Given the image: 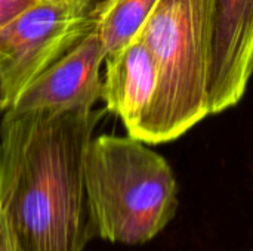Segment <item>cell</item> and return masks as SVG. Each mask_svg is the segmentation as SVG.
Here are the masks:
<instances>
[{"label": "cell", "mask_w": 253, "mask_h": 251, "mask_svg": "<svg viewBox=\"0 0 253 251\" xmlns=\"http://www.w3.org/2000/svg\"><path fill=\"white\" fill-rule=\"evenodd\" d=\"M40 0H0V30Z\"/></svg>", "instance_id": "obj_9"}, {"label": "cell", "mask_w": 253, "mask_h": 251, "mask_svg": "<svg viewBox=\"0 0 253 251\" xmlns=\"http://www.w3.org/2000/svg\"><path fill=\"white\" fill-rule=\"evenodd\" d=\"M105 62L101 99L107 111L122 120L130 138L148 143L157 92V65L151 52L136 37Z\"/></svg>", "instance_id": "obj_7"}, {"label": "cell", "mask_w": 253, "mask_h": 251, "mask_svg": "<svg viewBox=\"0 0 253 251\" xmlns=\"http://www.w3.org/2000/svg\"><path fill=\"white\" fill-rule=\"evenodd\" d=\"M253 72V0H215L211 115L233 108Z\"/></svg>", "instance_id": "obj_6"}, {"label": "cell", "mask_w": 253, "mask_h": 251, "mask_svg": "<svg viewBox=\"0 0 253 251\" xmlns=\"http://www.w3.org/2000/svg\"><path fill=\"white\" fill-rule=\"evenodd\" d=\"M215 0H157L139 37L157 65L148 143L173 141L211 115Z\"/></svg>", "instance_id": "obj_3"}, {"label": "cell", "mask_w": 253, "mask_h": 251, "mask_svg": "<svg viewBox=\"0 0 253 251\" xmlns=\"http://www.w3.org/2000/svg\"><path fill=\"white\" fill-rule=\"evenodd\" d=\"M157 0H110L101 13L96 31L105 58L136 38Z\"/></svg>", "instance_id": "obj_8"}, {"label": "cell", "mask_w": 253, "mask_h": 251, "mask_svg": "<svg viewBox=\"0 0 253 251\" xmlns=\"http://www.w3.org/2000/svg\"><path fill=\"white\" fill-rule=\"evenodd\" d=\"M101 13L83 15L71 0H40L0 30L7 109L40 72L96 28Z\"/></svg>", "instance_id": "obj_4"}, {"label": "cell", "mask_w": 253, "mask_h": 251, "mask_svg": "<svg viewBox=\"0 0 253 251\" xmlns=\"http://www.w3.org/2000/svg\"><path fill=\"white\" fill-rule=\"evenodd\" d=\"M6 109H7V98H6L3 75H1V71H0V112H4Z\"/></svg>", "instance_id": "obj_12"}, {"label": "cell", "mask_w": 253, "mask_h": 251, "mask_svg": "<svg viewBox=\"0 0 253 251\" xmlns=\"http://www.w3.org/2000/svg\"><path fill=\"white\" fill-rule=\"evenodd\" d=\"M71 1L83 15H93V13H101L110 0H71Z\"/></svg>", "instance_id": "obj_11"}, {"label": "cell", "mask_w": 253, "mask_h": 251, "mask_svg": "<svg viewBox=\"0 0 253 251\" xmlns=\"http://www.w3.org/2000/svg\"><path fill=\"white\" fill-rule=\"evenodd\" d=\"M0 251H19L1 212H0Z\"/></svg>", "instance_id": "obj_10"}, {"label": "cell", "mask_w": 253, "mask_h": 251, "mask_svg": "<svg viewBox=\"0 0 253 251\" xmlns=\"http://www.w3.org/2000/svg\"><path fill=\"white\" fill-rule=\"evenodd\" d=\"M84 185L95 237L113 244H147L178 209L172 167L148 143L129 135L90 139Z\"/></svg>", "instance_id": "obj_2"}, {"label": "cell", "mask_w": 253, "mask_h": 251, "mask_svg": "<svg viewBox=\"0 0 253 251\" xmlns=\"http://www.w3.org/2000/svg\"><path fill=\"white\" fill-rule=\"evenodd\" d=\"M105 53L96 28L62 58L40 72L15 99L9 109L68 112L93 109L101 99L99 70Z\"/></svg>", "instance_id": "obj_5"}, {"label": "cell", "mask_w": 253, "mask_h": 251, "mask_svg": "<svg viewBox=\"0 0 253 251\" xmlns=\"http://www.w3.org/2000/svg\"><path fill=\"white\" fill-rule=\"evenodd\" d=\"M102 114L3 112L0 212L19 251H84L95 238L84 158Z\"/></svg>", "instance_id": "obj_1"}]
</instances>
